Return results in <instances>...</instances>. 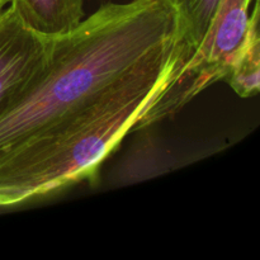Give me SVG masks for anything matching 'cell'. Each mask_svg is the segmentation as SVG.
I'll list each match as a JSON object with an SVG mask.
<instances>
[{
  "mask_svg": "<svg viewBox=\"0 0 260 260\" xmlns=\"http://www.w3.org/2000/svg\"><path fill=\"white\" fill-rule=\"evenodd\" d=\"M169 0L107 3L53 41L43 70L0 112V159L174 43Z\"/></svg>",
  "mask_w": 260,
  "mask_h": 260,
  "instance_id": "6da1fadb",
  "label": "cell"
},
{
  "mask_svg": "<svg viewBox=\"0 0 260 260\" xmlns=\"http://www.w3.org/2000/svg\"><path fill=\"white\" fill-rule=\"evenodd\" d=\"M173 45L3 156L0 207L20 205L93 178L164 90L173 70Z\"/></svg>",
  "mask_w": 260,
  "mask_h": 260,
  "instance_id": "7a4b0ae2",
  "label": "cell"
},
{
  "mask_svg": "<svg viewBox=\"0 0 260 260\" xmlns=\"http://www.w3.org/2000/svg\"><path fill=\"white\" fill-rule=\"evenodd\" d=\"M251 2L221 0L202 45L183 70L157 94L135 131L173 117L203 90L225 80L248 30Z\"/></svg>",
  "mask_w": 260,
  "mask_h": 260,
  "instance_id": "3957f363",
  "label": "cell"
},
{
  "mask_svg": "<svg viewBox=\"0 0 260 260\" xmlns=\"http://www.w3.org/2000/svg\"><path fill=\"white\" fill-rule=\"evenodd\" d=\"M53 41L27 27L14 5L0 13V112L43 70Z\"/></svg>",
  "mask_w": 260,
  "mask_h": 260,
  "instance_id": "277c9868",
  "label": "cell"
},
{
  "mask_svg": "<svg viewBox=\"0 0 260 260\" xmlns=\"http://www.w3.org/2000/svg\"><path fill=\"white\" fill-rule=\"evenodd\" d=\"M177 13L173 45V71L167 85L183 70L200 48L211 27L221 0H169Z\"/></svg>",
  "mask_w": 260,
  "mask_h": 260,
  "instance_id": "5b68a950",
  "label": "cell"
},
{
  "mask_svg": "<svg viewBox=\"0 0 260 260\" xmlns=\"http://www.w3.org/2000/svg\"><path fill=\"white\" fill-rule=\"evenodd\" d=\"M84 0H12L23 22L35 32L57 37L71 32L84 19Z\"/></svg>",
  "mask_w": 260,
  "mask_h": 260,
  "instance_id": "8992f818",
  "label": "cell"
},
{
  "mask_svg": "<svg viewBox=\"0 0 260 260\" xmlns=\"http://www.w3.org/2000/svg\"><path fill=\"white\" fill-rule=\"evenodd\" d=\"M223 81H226L241 98H251L259 93L260 37L258 0H254L248 30Z\"/></svg>",
  "mask_w": 260,
  "mask_h": 260,
  "instance_id": "52a82bcc",
  "label": "cell"
},
{
  "mask_svg": "<svg viewBox=\"0 0 260 260\" xmlns=\"http://www.w3.org/2000/svg\"><path fill=\"white\" fill-rule=\"evenodd\" d=\"M10 2H12V0H0V13L10 4Z\"/></svg>",
  "mask_w": 260,
  "mask_h": 260,
  "instance_id": "ba28073f",
  "label": "cell"
}]
</instances>
